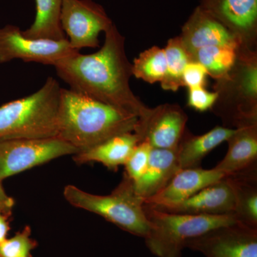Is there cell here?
I'll use <instances>...</instances> for the list:
<instances>
[{
    "label": "cell",
    "instance_id": "cell-8",
    "mask_svg": "<svg viewBox=\"0 0 257 257\" xmlns=\"http://www.w3.org/2000/svg\"><path fill=\"white\" fill-rule=\"evenodd\" d=\"M60 20L71 47L78 51L99 47L101 32L113 25L104 8L93 0H62Z\"/></svg>",
    "mask_w": 257,
    "mask_h": 257
},
{
    "label": "cell",
    "instance_id": "cell-21",
    "mask_svg": "<svg viewBox=\"0 0 257 257\" xmlns=\"http://www.w3.org/2000/svg\"><path fill=\"white\" fill-rule=\"evenodd\" d=\"M62 0H35L36 15L31 26L23 31L31 39L62 40L66 38L60 25Z\"/></svg>",
    "mask_w": 257,
    "mask_h": 257
},
{
    "label": "cell",
    "instance_id": "cell-28",
    "mask_svg": "<svg viewBox=\"0 0 257 257\" xmlns=\"http://www.w3.org/2000/svg\"><path fill=\"white\" fill-rule=\"evenodd\" d=\"M208 75L207 69L197 62H190L186 66L182 76V83L184 87L189 88L204 87L206 77Z\"/></svg>",
    "mask_w": 257,
    "mask_h": 257
},
{
    "label": "cell",
    "instance_id": "cell-18",
    "mask_svg": "<svg viewBox=\"0 0 257 257\" xmlns=\"http://www.w3.org/2000/svg\"><path fill=\"white\" fill-rule=\"evenodd\" d=\"M140 139L135 133H126L116 135L96 146L73 155L77 163L99 162L109 170H116L124 165L135 147L140 143Z\"/></svg>",
    "mask_w": 257,
    "mask_h": 257
},
{
    "label": "cell",
    "instance_id": "cell-19",
    "mask_svg": "<svg viewBox=\"0 0 257 257\" xmlns=\"http://www.w3.org/2000/svg\"><path fill=\"white\" fill-rule=\"evenodd\" d=\"M235 128L217 126L202 135H192L186 130L178 146L181 169L200 167L203 159L219 145L227 141Z\"/></svg>",
    "mask_w": 257,
    "mask_h": 257
},
{
    "label": "cell",
    "instance_id": "cell-1",
    "mask_svg": "<svg viewBox=\"0 0 257 257\" xmlns=\"http://www.w3.org/2000/svg\"><path fill=\"white\" fill-rule=\"evenodd\" d=\"M104 34V44L95 53L78 52L57 62V75L72 90L142 119L150 108L130 87L133 64L126 57L124 37L114 24Z\"/></svg>",
    "mask_w": 257,
    "mask_h": 257
},
{
    "label": "cell",
    "instance_id": "cell-13",
    "mask_svg": "<svg viewBox=\"0 0 257 257\" xmlns=\"http://www.w3.org/2000/svg\"><path fill=\"white\" fill-rule=\"evenodd\" d=\"M234 191L228 179L224 177L182 202L167 207L152 208L190 215H234Z\"/></svg>",
    "mask_w": 257,
    "mask_h": 257
},
{
    "label": "cell",
    "instance_id": "cell-5",
    "mask_svg": "<svg viewBox=\"0 0 257 257\" xmlns=\"http://www.w3.org/2000/svg\"><path fill=\"white\" fill-rule=\"evenodd\" d=\"M64 197L74 207L102 216L130 234L145 239L150 232L145 202L135 190L133 181L125 174L109 195L90 194L69 184L64 187Z\"/></svg>",
    "mask_w": 257,
    "mask_h": 257
},
{
    "label": "cell",
    "instance_id": "cell-4",
    "mask_svg": "<svg viewBox=\"0 0 257 257\" xmlns=\"http://www.w3.org/2000/svg\"><path fill=\"white\" fill-rule=\"evenodd\" d=\"M215 85L218 99L211 110L221 117L225 127L257 124L256 52L240 45L234 67Z\"/></svg>",
    "mask_w": 257,
    "mask_h": 257
},
{
    "label": "cell",
    "instance_id": "cell-12",
    "mask_svg": "<svg viewBox=\"0 0 257 257\" xmlns=\"http://www.w3.org/2000/svg\"><path fill=\"white\" fill-rule=\"evenodd\" d=\"M199 7L222 24L241 45L253 48L257 34V0H202Z\"/></svg>",
    "mask_w": 257,
    "mask_h": 257
},
{
    "label": "cell",
    "instance_id": "cell-24",
    "mask_svg": "<svg viewBox=\"0 0 257 257\" xmlns=\"http://www.w3.org/2000/svg\"><path fill=\"white\" fill-rule=\"evenodd\" d=\"M167 72L165 49L150 47L135 59L133 75L150 84L162 82Z\"/></svg>",
    "mask_w": 257,
    "mask_h": 257
},
{
    "label": "cell",
    "instance_id": "cell-22",
    "mask_svg": "<svg viewBox=\"0 0 257 257\" xmlns=\"http://www.w3.org/2000/svg\"><path fill=\"white\" fill-rule=\"evenodd\" d=\"M238 47L227 45L202 47L191 55V62H199L207 69L208 75L216 81L220 80L227 77L234 67Z\"/></svg>",
    "mask_w": 257,
    "mask_h": 257
},
{
    "label": "cell",
    "instance_id": "cell-16",
    "mask_svg": "<svg viewBox=\"0 0 257 257\" xmlns=\"http://www.w3.org/2000/svg\"><path fill=\"white\" fill-rule=\"evenodd\" d=\"M181 170L178 148H152L150 162L145 175L135 184V190L144 202L160 192Z\"/></svg>",
    "mask_w": 257,
    "mask_h": 257
},
{
    "label": "cell",
    "instance_id": "cell-27",
    "mask_svg": "<svg viewBox=\"0 0 257 257\" xmlns=\"http://www.w3.org/2000/svg\"><path fill=\"white\" fill-rule=\"evenodd\" d=\"M218 99V93L210 92L204 87L189 88L187 104L196 111L211 109Z\"/></svg>",
    "mask_w": 257,
    "mask_h": 257
},
{
    "label": "cell",
    "instance_id": "cell-6",
    "mask_svg": "<svg viewBox=\"0 0 257 257\" xmlns=\"http://www.w3.org/2000/svg\"><path fill=\"white\" fill-rule=\"evenodd\" d=\"M150 230L147 247L157 257H181L188 241L237 221L234 215H190L157 210L145 204Z\"/></svg>",
    "mask_w": 257,
    "mask_h": 257
},
{
    "label": "cell",
    "instance_id": "cell-26",
    "mask_svg": "<svg viewBox=\"0 0 257 257\" xmlns=\"http://www.w3.org/2000/svg\"><path fill=\"white\" fill-rule=\"evenodd\" d=\"M152 147L147 142H140L135 147L125 164V175L137 183L146 172L150 162Z\"/></svg>",
    "mask_w": 257,
    "mask_h": 257
},
{
    "label": "cell",
    "instance_id": "cell-3",
    "mask_svg": "<svg viewBox=\"0 0 257 257\" xmlns=\"http://www.w3.org/2000/svg\"><path fill=\"white\" fill-rule=\"evenodd\" d=\"M61 90L50 77L36 92L0 106V141L57 137Z\"/></svg>",
    "mask_w": 257,
    "mask_h": 257
},
{
    "label": "cell",
    "instance_id": "cell-20",
    "mask_svg": "<svg viewBox=\"0 0 257 257\" xmlns=\"http://www.w3.org/2000/svg\"><path fill=\"white\" fill-rule=\"evenodd\" d=\"M226 177L234 191L235 219L257 229V165Z\"/></svg>",
    "mask_w": 257,
    "mask_h": 257
},
{
    "label": "cell",
    "instance_id": "cell-31",
    "mask_svg": "<svg viewBox=\"0 0 257 257\" xmlns=\"http://www.w3.org/2000/svg\"><path fill=\"white\" fill-rule=\"evenodd\" d=\"M0 257H1V256H0Z\"/></svg>",
    "mask_w": 257,
    "mask_h": 257
},
{
    "label": "cell",
    "instance_id": "cell-10",
    "mask_svg": "<svg viewBox=\"0 0 257 257\" xmlns=\"http://www.w3.org/2000/svg\"><path fill=\"white\" fill-rule=\"evenodd\" d=\"M186 248L205 257H257V229L236 221L190 240Z\"/></svg>",
    "mask_w": 257,
    "mask_h": 257
},
{
    "label": "cell",
    "instance_id": "cell-7",
    "mask_svg": "<svg viewBox=\"0 0 257 257\" xmlns=\"http://www.w3.org/2000/svg\"><path fill=\"white\" fill-rule=\"evenodd\" d=\"M79 152L76 147L57 137L0 141V181Z\"/></svg>",
    "mask_w": 257,
    "mask_h": 257
},
{
    "label": "cell",
    "instance_id": "cell-11",
    "mask_svg": "<svg viewBox=\"0 0 257 257\" xmlns=\"http://www.w3.org/2000/svg\"><path fill=\"white\" fill-rule=\"evenodd\" d=\"M188 116L177 104H160L150 108L145 117L138 119L135 133L140 142H147L152 148H178L187 130Z\"/></svg>",
    "mask_w": 257,
    "mask_h": 257
},
{
    "label": "cell",
    "instance_id": "cell-23",
    "mask_svg": "<svg viewBox=\"0 0 257 257\" xmlns=\"http://www.w3.org/2000/svg\"><path fill=\"white\" fill-rule=\"evenodd\" d=\"M167 60V72L161 87L164 90L177 92L183 87L182 76L186 66L191 62L190 55L185 50L179 37H174L167 42L165 48Z\"/></svg>",
    "mask_w": 257,
    "mask_h": 257
},
{
    "label": "cell",
    "instance_id": "cell-25",
    "mask_svg": "<svg viewBox=\"0 0 257 257\" xmlns=\"http://www.w3.org/2000/svg\"><path fill=\"white\" fill-rule=\"evenodd\" d=\"M37 243L31 238V228L27 226L13 237L0 243L1 257H30Z\"/></svg>",
    "mask_w": 257,
    "mask_h": 257
},
{
    "label": "cell",
    "instance_id": "cell-17",
    "mask_svg": "<svg viewBox=\"0 0 257 257\" xmlns=\"http://www.w3.org/2000/svg\"><path fill=\"white\" fill-rule=\"evenodd\" d=\"M226 142L228 151L216 170L227 176L257 165V124L235 128Z\"/></svg>",
    "mask_w": 257,
    "mask_h": 257
},
{
    "label": "cell",
    "instance_id": "cell-30",
    "mask_svg": "<svg viewBox=\"0 0 257 257\" xmlns=\"http://www.w3.org/2000/svg\"><path fill=\"white\" fill-rule=\"evenodd\" d=\"M8 216L0 211V243L7 239L10 226L8 221Z\"/></svg>",
    "mask_w": 257,
    "mask_h": 257
},
{
    "label": "cell",
    "instance_id": "cell-29",
    "mask_svg": "<svg viewBox=\"0 0 257 257\" xmlns=\"http://www.w3.org/2000/svg\"><path fill=\"white\" fill-rule=\"evenodd\" d=\"M14 206V199L7 194L2 184V181H0V211L5 215L9 216L11 215Z\"/></svg>",
    "mask_w": 257,
    "mask_h": 257
},
{
    "label": "cell",
    "instance_id": "cell-14",
    "mask_svg": "<svg viewBox=\"0 0 257 257\" xmlns=\"http://www.w3.org/2000/svg\"><path fill=\"white\" fill-rule=\"evenodd\" d=\"M179 37L190 57L194 52L202 47L212 45L238 47L241 45L222 24L199 6L194 10L184 24Z\"/></svg>",
    "mask_w": 257,
    "mask_h": 257
},
{
    "label": "cell",
    "instance_id": "cell-9",
    "mask_svg": "<svg viewBox=\"0 0 257 257\" xmlns=\"http://www.w3.org/2000/svg\"><path fill=\"white\" fill-rule=\"evenodd\" d=\"M78 52L71 47L67 39L28 38L18 26L8 25L0 28V63L19 59L25 62L54 66Z\"/></svg>",
    "mask_w": 257,
    "mask_h": 257
},
{
    "label": "cell",
    "instance_id": "cell-2",
    "mask_svg": "<svg viewBox=\"0 0 257 257\" xmlns=\"http://www.w3.org/2000/svg\"><path fill=\"white\" fill-rule=\"evenodd\" d=\"M138 117L69 89L61 90L58 135L84 152L116 135L134 133Z\"/></svg>",
    "mask_w": 257,
    "mask_h": 257
},
{
    "label": "cell",
    "instance_id": "cell-15",
    "mask_svg": "<svg viewBox=\"0 0 257 257\" xmlns=\"http://www.w3.org/2000/svg\"><path fill=\"white\" fill-rule=\"evenodd\" d=\"M226 177L216 170H204L202 167L181 169L169 184L155 197L145 201L152 207H167L182 202L204 187Z\"/></svg>",
    "mask_w": 257,
    "mask_h": 257
}]
</instances>
